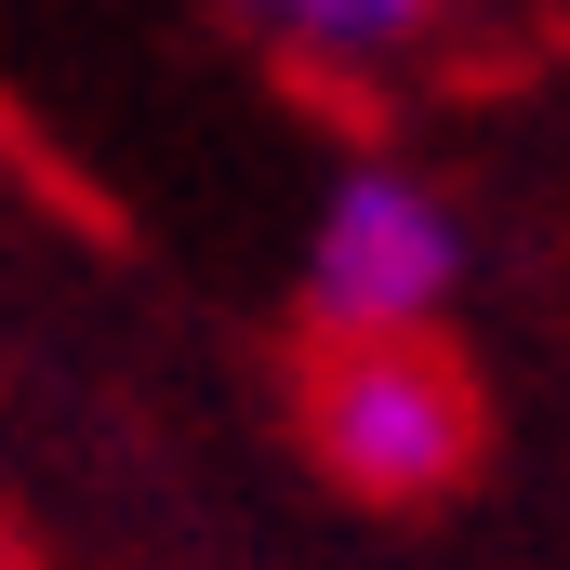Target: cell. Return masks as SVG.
Here are the masks:
<instances>
[{
    "instance_id": "6da1fadb",
    "label": "cell",
    "mask_w": 570,
    "mask_h": 570,
    "mask_svg": "<svg viewBox=\"0 0 570 570\" xmlns=\"http://www.w3.org/2000/svg\"><path fill=\"white\" fill-rule=\"evenodd\" d=\"M305 425H318V464L358 478L372 504H425L478 451V385L451 372L438 332H318Z\"/></svg>"
},
{
    "instance_id": "7a4b0ae2",
    "label": "cell",
    "mask_w": 570,
    "mask_h": 570,
    "mask_svg": "<svg viewBox=\"0 0 570 570\" xmlns=\"http://www.w3.org/2000/svg\"><path fill=\"white\" fill-rule=\"evenodd\" d=\"M451 292H464V226L425 173H399V159L332 173V199L305 226V318L318 332H438Z\"/></svg>"
},
{
    "instance_id": "3957f363",
    "label": "cell",
    "mask_w": 570,
    "mask_h": 570,
    "mask_svg": "<svg viewBox=\"0 0 570 570\" xmlns=\"http://www.w3.org/2000/svg\"><path fill=\"white\" fill-rule=\"evenodd\" d=\"M226 13H239L266 53L318 67V80H372V67H399L438 27V0H226Z\"/></svg>"
}]
</instances>
